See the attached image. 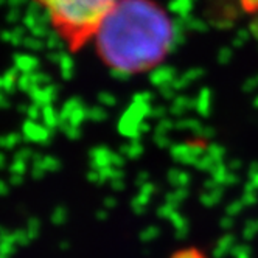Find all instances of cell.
Listing matches in <instances>:
<instances>
[{"mask_svg":"<svg viewBox=\"0 0 258 258\" xmlns=\"http://www.w3.org/2000/svg\"><path fill=\"white\" fill-rule=\"evenodd\" d=\"M174 36L173 19L156 0H117L92 44L107 69L142 75L167 59Z\"/></svg>","mask_w":258,"mask_h":258,"instance_id":"cell-1","label":"cell"},{"mask_svg":"<svg viewBox=\"0 0 258 258\" xmlns=\"http://www.w3.org/2000/svg\"><path fill=\"white\" fill-rule=\"evenodd\" d=\"M39 5L51 28L72 53L94 41V36L117 0H33Z\"/></svg>","mask_w":258,"mask_h":258,"instance_id":"cell-2","label":"cell"}]
</instances>
